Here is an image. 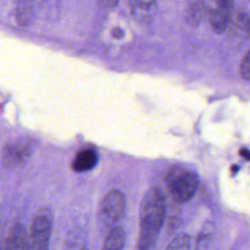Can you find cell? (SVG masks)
I'll list each match as a JSON object with an SVG mask.
<instances>
[{
    "label": "cell",
    "mask_w": 250,
    "mask_h": 250,
    "mask_svg": "<svg viewBox=\"0 0 250 250\" xmlns=\"http://www.w3.org/2000/svg\"><path fill=\"white\" fill-rule=\"evenodd\" d=\"M238 168H239V167H237V166H232V168H231V170H232V174H234V172H235V171H237V170H238Z\"/></svg>",
    "instance_id": "obj_17"
},
{
    "label": "cell",
    "mask_w": 250,
    "mask_h": 250,
    "mask_svg": "<svg viewBox=\"0 0 250 250\" xmlns=\"http://www.w3.org/2000/svg\"><path fill=\"white\" fill-rule=\"evenodd\" d=\"M199 185L197 175L191 170L177 166L172 168L166 176L167 189L178 204L189 201L195 194Z\"/></svg>",
    "instance_id": "obj_2"
},
{
    "label": "cell",
    "mask_w": 250,
    "mask_h": 250,
    "mask_svg": "<svg viewBox=\"0 0 250 250\" xmlns=\"http://www.w3.org/2000/svg\"><path fill=\"white\" fill-rule=\"evenodd\" d=\"M99 161V155L97 151L91 148H85L79 150L71 161V168L73 171L82 173L92 170Z\"/></svg>",
    "instance_id": "obj_6"
},
{
    "label": "cell",
    "mask_w": 250,
    "mask_h": 250,
    "mask_svg": "<svg viewBox=\"0 0 250 250\" xmlns=\"http://www.w3.org/2000/svg\"><path fill=\"white\" fill-rule=\"evenodd\" d=\"M82 250H88V249H87V248H85V247H83V249H82Z\"/></svg>",
    "instance_id": "obj_18"
},
{
    "label": "cell",
    "mask_w": 250,
    "mask_h": 250,
    "mask_svg": "<svg viewBox=\"0 0 250 250\" xmlns=\"http://www.w3.org/2000/svg\"><path fill=\"white\" fill-rule=\"evenodd\" d=\"M165 199L161 189L150 188L140 205V232L138 250H152L163 226Z\"/></svg>",
    "instance_id": "obj_1"
},
{
    "label": "cell",
    "mask_w": 250,
    "mask_h": 250,
    "mask_svg": "<svg viewBox=\"0 0 250 250\" xmlns=\"http://www.w3.org/2000/svg\"><path fill=\"white\" fill-rule=\"evenodd\" d=\"M99 2H100V5L103 8L111 9V8H114L117 5L118 0H99Z\"/></svg>",
    "instance_id": "obj_14"
},
{
    "label": "cell",
    "mask_w": 250,
    "mask_h": 250,
    "mask_svg": "<svg viewBox=\"0 0 250 250\" xmlns=\"http://www.w3.org/2000/svg\"><path fill=\"white\" fill-rule=\"evenodd\" d=\"M33 143L30 139L21 138L6 144L2 149V162L7 168H17L32 154Z\"/></svg>",
    "instance_id": "obj_5"
},
{
    "label": "cell",
    "mask_w": 250,
    "mask_h": 250,
    "mask_svg": "<svg viewBox=\"0 0 250 250\" xmlns=\"http://www.w3.org/2000/svg\"><path fill=\"white\" fill-rule=\"evenodd\" d=\"M211 225H206V227L204 228V229L202 230L199 238H198V247H203V245L205 244L206 240H209L211 238Z\"/></svg>",
    "instance_id": "obj_12"
},
{
    "label": "cell",
    "mask_w": 250,
    "mask_h": 250,
    "mask_svg": "<svg viewBox=\"0 0 250 250\" xmlns=\"http://www.w3.org/2000/svg\"><path fill=\"white\" fill-rule=\"evenodd\" d=\"M52 228V212L49 208L43 207L33 216L26 250H48Z\"/></svg>",
    "instance_id": "obj_3"
},
{
    "label": "cell",
    "mask_w": 250,
    "mask_h": 250,
    "mask_svg": "<svg viewBox=\"0 0 250 250\" xmlns=\"http://www.w3.org/2000/svg\"><path fill=\"white\" fill-rule=\"evenodd\" d=\"M119 32H123L120 28H115V29H113V31H112V35L114 36V37H116V38H121L122 36L121 35H119Z\"/></svg>",
    "instance_id": "obj_16"
},
{
    "label": "cell",
    "mask_w": 250,
    "mask_h": 250,
    "mask_svg": "<svg viewBox=\"0 0 250 250\" xmlns=\"http://www.w3.org/2000/svg\"><path fill=\"white\" fill-rule=\"evenodd\" d=\"M209 14L208 5L204 0H195L188 8V21L192 24H198L203 18Z\"/></svg>",
    "instance_id": "obj_9"
},
{
    "label": "cell",
    "mask_w": 250,
    "mask_h": 250,
    "mask_svg": "<svg viewBox=\"0 0 250 250\" xmlns=\"http://www.w3.org/2000/svg\"><path fill=\"white\" fill-rule=\"evenodd\" d=\"M125 206V196L120 190L116 188L108 190L102 200L99 211V218L103 226L108 229L116 227L124 215Z\"/></svg>",
    "instance_id": "obj_4"
},
{
    "label": "cell",
    "mask_w": 250,
    "mask_h": 250,
    "mask_svg": "<svg viewBox=\"0 0 250 250\" xmlns=\"http://www.w3.org/2000/svg\"><path fill=\"white\" fill-rule=\"evenodd\" d=\"M239 154H240V156H241V157H243L244 159H246V160L250 161V150H249L248 148H246V147H242V148H240V150H239Z\"/></svg>",
    "instance_id": "obj_15"
},
{
    "label": "cell",
    "mask_w": 250,
    "mask_h": 250,
    "mask_svg": "<svg viewBox=\"0 0 250 250\" xmlns=\"http://www.w3.org/2000/svg\"><path fill=\"white\" fill-rule=\"evenodd\" d=\"M240 76L247 81H250V49L244 55L239 65Z\"/></svg>",
    "instance_id": "obj_11"
},
{
    "label": "cell",
    "mask_w": 250,
    "mask_h": 250,
    "mask_svg": "<svg viewBox=\"0 0 250 250\" xmlns=\"http://www.w3.org/2000/svg\"><path fill=\"white\" fill-rule=\"evenodd\" d=\"M35 0H16L15 16L21 26H26L30 23Z\"/></svg>",
    "instance_id": "obj_8"
},
{
    "label": "cell",
    "mask_w": 250,
    "mask_h": 250,
    "mask_svg": "<svg viewBox=\"0 0 250 250\" xmlns=\"http://www.w3.org/2000/svg\"><path fill=\"white\" fill-rule=\"evenodd\" d=\"M190 238L187 233L176 235L165 250H189Z\"/></svg>",
    "instance_id": "obj_10"
},
{
    "label": "cell",
    "mask_w": 250,
    "mask_h": 250,
    "mask_svg": "<svg viewBox=\"0 0 250 250\" xmlns=\"http://www.w3.org/2000/svg\"><path fill=\"white\" fill-rule=\"evenodd\" d=\"M233 0H213V6L231 11Z\"/></svg>",
    "instance_id": "obj_13"
},
{
    "label": "cell",
    "mask_w": 250,
    "mask_h": 250,
    "mask_svg": "<svg viewBox=\"0 0 250 250\" xmlns=\"http://www.w3.org/2000/svg\"><path fill=\"white\" fill-rule=\"evenodd\" d=\"M125 241V233L121 227L116 226L108 229L102 250H123Z\"/></svg>",
    "instance_id": "obj_7"
}]
</instances>
